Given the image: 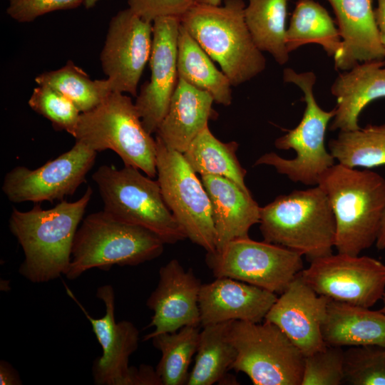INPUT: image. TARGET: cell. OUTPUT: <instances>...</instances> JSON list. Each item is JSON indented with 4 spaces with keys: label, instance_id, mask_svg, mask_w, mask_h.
I'll return each mask as SVG.
<instances>
[{
    "label": "cell",
    "instance_id": "obj_1",
    "mask_svg": "<svg viewBox=\"0 0 385 385\" xmlns=\"http://www.w3.org/2000/svg\"><path fill=\"white\" fill-rule=\"evenodd\" d=\"M92 194L88 186L78 200H63L51 209L38 204L25 212L13 208L9 228L24 254L19 268L22 277L43 283L67 274L74 237Z\"/></svg>",
    "mask_w": 385,
    "mask_h": 385
},
{
    "label": "cell",
    "instance_id": "obj_2",
    "mask_svg": "<svg viewBox=\"0 0 385 385\" xmlns=\"http://www.w3.org/2000/svg\"><path fill=\"white\" fill-rule=\"evenodd\" d=\"M336 223L337 252L359 255L376 243L385 209V178L335 163L319 178Z\"/></svg>",
    "mask_w": 385,
    "mask_h": 385
},
{
    "label": "cell",
    "instance_id": "obj_3",
    "mask_svg": "<svg viewBox=\"0 0 385 385\" xmlns=\"http://www.w3.org/2000/svg\"><path fill=\"white\" fill-rule=\"evenodd\" d=\"M223 5L194 3L180 17V25L217 62L232 86L261 73L266 59L256 46L244 16L242 0H224Z\"/></svg>",
    "mask_w": 385,
    "mask_h": 385
},
{
    "label": "cell",
    "instance_id": "obj_4",
    "mask_svg": "<svg viewBox=\"0 0 385 385\" xmlns=\"http://www.w3.org/2000/svg\"><path fill=\"white\" fill-rule=\"evenodd\" d=\"M264 240L294 250L312 262L332 253L336 223L328 197L319 185L294 190L260 207Z\"/></svg>",
    "mask_w": 385,
    "mask_h": 385
},
{
    "label": "cell",
    "instance_id": "obj_5",
    "mask_svg": "<svg viewBox=\"0 0 385 385\" xmlns=\"http://www.w3.org/2000/svg\"><path fill=\"white\" fill-rule=\"evenodd\" d=\"M164 245L144 227L118 220L103 210L91 213L76 231L65 276L74 280L93 268L108 271L114 265L135 266L160 256Z\"/></svg>",
    "mask_w": 385,
    "mask_h": 385
},
{
    "label": "cell",
    "instance_id": "obj_6",
    "mask_svg": "<svg viewBox=\"0 0 385 385\" xmlns=\"http://www.w3.org/2000/svg\"><path fill=\"white\" fill-rule=\"evenodd\" d=\"M282 78L285 83H293L302 91L305 109L299 124L277 138L274 145L279 150L292 149L296 156L287 159L274 152L266 153L255 165L272 166L294 183L317 185L321 175L335 164V159L325 146L326 132L335 115V108L325 111L317 103L314 94L317 76L313 71L298 73L286 68Z\"/></svg>",
    "mask_w": 385,
    "mask_h": 385
},
{
    "label": "cell",
    "instance_id": "obj_7",
    "mask_svg": "<svg viewBox=\"0 0 385 385\" xmlns=\"http://www.w3.org/2000/svg\"><path fill=\"white\" fill-rule=\"evenodd\" d=\"M73 137L98 152L111 150L124 165L157 175L156 140L145 128L135 103L122 93H111L96 108L81 113Z\"/></svg>",
    "mask_w": 385,
    "mask_h": 385
},
{
    "label": "cell",
    "instance_id": "obj_8",
    "mask_svg": "<svg viewBox=\"0 0 385 385\" xmlns=\"http://www.w3.org/2000/svg\"><path fill=\"white\" fill-rule=\"evenodd\" d=\"M92 178L103 200V211L115 219L144 227L165 244L187 239L167 206L158 182L142 175L139 169L103 165Z\"/></svg>",
    "mask_w": 385,
    "mask_h": 385
},
{
    "label": "cell",
    "instance_id": "obj_9",
    "mask_svg": "<svg viewBox=\"0 0 385 385\" xmlns=\"http://www.w3.org/2000/svg\"><path fill=\"white\" fill-rule=\"evenodd\" d=\"M231 341L237 351L232 369L255 385H301L304 357L274 324L232 321Z\"/></svg>",
    "mask_w": 385,
    "mask_h": 385
},
{
    "label": "cell",
    "instance_id": "obj_10",
    "mask_svg": "<svg viewBox=\"0 0 385 385\" xmlns=\"http://www.w3.org/2000/svg\"><path fill=\"white\" fill-rule=\"evenodd\" d=\"M156 140V170L163 199L186 235L207 253L216 251L208 194L183 153Z\"/></svg>",
    "mask_w": 385,
    "mask_h": 385
},
{
    "label": "cell",
    "instance_id": "obj_11",
    "mask_svg": "<svg viewBox=\"0 0 385 385\" xmlns=\"http://www.w3.org/2000/svg\"><path fill=\"white\" fill-rule=\"evenodd\" d=\"M302 257L285 247L247 237L207 253L206 262L216 278L234 279L280 294L303 270Z\"/></svg>",
    "mask_w": 385,
    "mask_h": 385
},
{
    "label": "cell",
    "instance_id": "obj_12",
    "mask_svg": "<svg viewBox=\"0 0 385 385\" xmlns=\"http://www.w3.org/2000/svg\"><path fill=\"white\" fill-rule=\"evenodd\" d=\"M300 275L318 294L364 307L385 292V264L369 256L332 253L310 262Z\"/></svg>",
    "mask_w": 385,
    "mask_h": 385
},
{
    "label": "cell",
    "instance_id": "obj_13",
    "mask_svg": "<svg viewBox=\"0 0 385 385\" xmlns=\"http://www.w3.org/2000/svg\"><path fill=\"white\" fill-rule=\"evenodd\" d=\"M97 152L80 141L69 150L36 169L19 165L9 171L2 190L12 202L63 200L86 181Z\"/></svg>",
    "mask_w": 385,
    "mask_h": 385
},
{
    "label": "cell",
    "instance_id": "obj_14",
    "mask_svg": "<svg viewBox=\"0 0 385 385\" xmlns=\"http://www.w3.org/2000/svg\"><path fill=\"white\" fill-rule=\"evenodd\" d=\"M153 23L127 8L110 21L100 61L113 92L138 96V86L150 60Z\"/></svg>",
    "mask_w": 385,
    "mask_h": 385
},
{
    "label": "cell",
    "instance_id": "obj_15",
    "mask_svg": "<svg viewBox=\"0 0 385 385\" xmlns=\"http://www.w3.org/2000/svg\"><path fill=\"white\" fill-rule=\"evenodd\" d=\"M180 25L177 16H162L153 22L150 77L142 85L135 102L142 123L151 135L163 120L178 82Z\"/></svg>",
    "mask_w": 385,
    "mask_h": 385
},
{
    "label": "cell",
    "instance_id": "obj_16",
    "mask_svg": "<svg viewBox=\"0 0 385 385\" xmlns=\"http://www.w3.org/2000/svg\"><path fill=\"white\" fill-rule=\"evenodd\" d=\"M71 297L78 304L91 322L103 354L93 360L92 376L96 385H131L133 366L129 358L137 349L139 331L130 322L115 320V294L110 284L98 288L96 297L105 304L101 318L92 317L68 289Z\"/></svg>",
    "mask_w": 385,
    "mask_h": 385
},
{
    "label": "cell",
    "instance_id": "obj_17",
    "mask_svg": "<svg viewBox=\"0 0 385 385\" xmlns=\"http://www.w3.org/2000/svg\"><path fill=\"white\" fill-rule=\"evenodd\" d=\"M201 286L192 270H185L176 259L161 267L158 285L146 302L153 312L148 327H154V330L145 335L143 340L185 326L200 327Z\"/></svg>",
    "mask_w": 385,
    "mask_h": 385
},
{
    "label": "cell",
    "instance_id": "obj_18",
    "mask_svg": "<svg viewBox=\"0 0 385 385\" xmlns=\"http://www.w3.org/2000/svg\"><path fill=\"white\" fill-rule=\"evenodd\" d=\"M329 299L318 294L299 273L277 297L265 320L277 325L307 356L327 346L322 326Z\"/></svg>",
    "mask_w": 385,
    "mask_h": 385
},
{
    "label": "cell",
    "instance_id": "obj_19",
    "mask_svg": "<svg viewBox=\"0 0 385 385\" xmlns=\"http://www.w3.org/2000/svg\"><path fill=\"white\" fill-rule=\"evenodd\" d=\"M277 294L228 277L203 284L199 295L200 325L230 321L260 322L277 300Z\"/></svg>",
    "mask_w": 385,
    "mask_h": 385
},
{
    "label": "cell",
    "instance_id": "obj_20",
    "mask_svg": "<svg viewBox=\"0 0 385 385\" xmlns=\"http://www.w3.org/2000/svg\"><path fill=\"white\" fill-rule=\"evenodd\" d=\"M327 1L336 16L342 40L334 57L335 68L345 71L359 63L384 59L373 0Z\"/></svg>",
    "mask_w": 385,
    "mask_h": 385
},
{
    "label": "cell",
    "instance_id": "obj_21",
    "mask_svg": "<svg viewBox=\"0 0 385 385\" xmlns=\"http://www.w3.org/2000/svg\"><path fill=\"white\" fill-rule=\"evenodd\" d=\"M337 100L331 130H354L360 128L359 118L372 101L385 98V60L359 63L342 71L330 88Z\"/></svg>",
    "mask_w": 385,
    "mask_h": 385
},
{
    "label": "cell",
    "instance_id": "obj_22",
    "mask_svg": "<svg viewBox=\"0 0 385 385\" xmlns=\"http://www.w3.org/2000/svg\"><path fill=\"white\" fill-rule=\"evenodd\" d=\"M208 194L216 235V251L229 242L249 237L252 225L259 223L260 207L232 180L215 175H202Z\"/></svg>",
    "mask_w": 385,
    "mask_h": 385
},
{
    "label": "cell",
    "instance_id": "obj_23",
    "mask_svg": "<svg viewBox=\"0 0 385 385\" xmlns=\"http://www.w3.org/2000/svg\"><path fill=\"white\" fill-rule=\"evenodd\" d=\"M214 99L182 78L172 96L167 113L156 131V138L168 148L184 153L193 139L217 114Z\"/></svg>",
    "mask_w": 385,
    "mask_h": 385
},
{
    "label": "cell",
    "instance_id": "obj_24",
    "mask_svg": "<svg viewBox=\"0 0 385 385\" xmlns=\"http://www.w3.org/2000/svg\"><path fill=\"white\" fill-rule=\"evenodd\" d=\"M327 345H374L385 348V314L329 299L322 326Z\"/></svg>",
    "mask_w": 385,
    "mask_h": 385
},
{
    "label": "cell",
    "instance_id": "obj_25",
    "mask_svg": "<svg viewBox=\"0 0 385 385\" xmlns=\"http://www.w3.org/2000/svg\"><path fill=\"white\" fill-rule=\"evenodd\" d=\"M212 61L198 43L180 25L178 40V78L209 93L215 103L228 106L232 101V86L227 76L217 69Z\"/></svg>",
    "mask_w": 385,
    "mask_h": 385
},
{
    "label": "cell",
    "instance_id": "obj_26",
    "mask_svg": "<svg viewBox=\"0 0 385 385\" xmlns=\"http://www.w3.org/2000/svg\"><path fill=\"white\" fill-rule=\"evenodd\" d=\"M231 322L202 327L187 385H212L226 380L237 356L230 336Z\"/></svg>",
    "mask_w": 385,
    "mask_h": 385
},
{
    "label": "cell",
    "instance_id": "obj_27",
    "mask_svg": "<svg viewBox=\"0 0 385 385\" xmlns=\"http://www.w3.org/2000/svg\"><path fill=\"white\" fill-rule=\"evenodd\" d=\"M238 147L236 141L224 143L217 139L208 125L198 133L183 154L197 174L226 178L251 193L245 185L246 170L236 154Z\"/></svg>",
    "mask_w": 385,
    "mask_h": 385
},
{
    "label": "cell",
    "instance_id": "obj_28",
    "mask_svg": "<svg viewBox=\"0 0 385 385\" xmlns=\"http://www.w3.org/2000/svg\"><path fill=\"white\" fill-rule=\"evenodd\" d=\"M309 43L321 46L333 58L342 47L338 28L327 9L314 0H297L287 28V48L291 53Z\"/></svg>",
    "mask_w": 385,
    "mask_h": 385
},
{
    "label": "cell",
    "instance_id": "obj_29",
    "mask_svg": "<svg viewBox=\"0 0 385 385\" xmlns=\"http://www.w3.org/2000/svg\"><path fill=\"white\" fill-rule=\"evenodd\" d=\"M288 0H248L244 9L246 25L256 46L269 53L279 65L287 63L286 44Z\"/></svg>",
    "mask_w": 385,
    "mask_h": 385
},
{
    "label": "cell",
    "instance_id": "obj_30",
    "mask_svg": "<svg viewBox=\"0 0 385 385\" xmlns=\"http://www.w3.org/2000/svg\"><path fill=\"white\" fill-rule=\"evenodd\" d=\"M328 148L338 163L349 168H372L385 165V123L369 124L354 130L339 131Z\"/></svg>",
    "mask_w": 385,
    "mask_h": 385
},
{
    "label": "cell",
    "instance_id": "obj_31",
    "mask_svg": "<svg viewBox=\"0 0 385 385\" xmlns=\"http://www.w3.org/2000/svg\"><path fill=\"white\" fill-rule=\"evenodd\" d=\"M35 81L38 86H46L61 93L81 113L96 108L113 93L108 78L91 80L71 61L58 69L43 72L35 78Z\"/></svg>",
    "mask_w": 385,
    "mask_h": 385
},
{
    "label": "cell",
    "instance_id": "obj_32",
    "mask_svg": "<svg viewBox=\"0 0 385 385\" xmlns=\"http://www.w3.org/2000/svg\"><path fill=\"white\" fill-rule=\"evenodd\" d=\"M199 327L185 326L173 332H166L153 337V346L161 352L155 371L162 385L186 384L188 369L196 353Z\"/></svg>",
    "mask_w": 385,
    "mask_h": 385
},
{
    "label": "cell",
    "instance_id": "obj_33",
    "mask_svg": "<svg viewBox=\"0 0 385 385\" xmlns=\"http://www.w3.org/2000/svg\"><path fill=\"white\" fill-rule=\"evenodd\" d=\"M344 382L351 385H385V348L352 346L344 352Z\"/></svg>",
    "mask_w": 385,
    "mask_h": 385
},
{
    "label": "cell",
    "instance_id": "obj_34",
    "mask_svg": "<svg viewBox=\"0 0 385 385\" xmlns=\"http://www.w3.org/2000/svg\"><path fill=\"white\" fill-rule=\"evenodd\" d=\"M28 103L34 111L48 119L54 129L73 136L81 113L66 96L50 87L38 85Z\"/></svg>",
    "mask_w": 385,
    "mask_h": 385
},
{
    "label": "cell",
    "instance_id": "obj_35",
    "mask_svg": "<svg viewBox=\"0 0 385 385\" xmlns=\"http://www.w3.org/2000/svg\"><path fill=\"white\" fill-rule=\"evenodd\" d=\"M344 352L329 346L304 357L301 385H340L344 383Z\"/></svg>",
    "mask_w": 385,
    "mask_h": 385
},
{
    "label": "cell",
    "instance_id": "obj_36",
    "mask_svg": "<svg viewBox=\"0 0 385 385\" xmlns=\"http://www.w3.org/2000/svg\"><path fill=\"white\" fill-rule=\"evenodd\" d=\"M83 4V0H8L6 13L18 22L27 23L46 14L75 9Z\"/></svg>",
    "mask_w": 385,
    "mask_h": 385
},
{
    "label": "cell",
    "instance_id": "obj_37",
    "mask_svg": "<svg viewBox=\"0 0 385 385\" xmlns=\"http://www.w3.org/2000/svg\"><path fill=\"white\" fill-rule=\"evenodd\" d=\"M128 8L150 22L162 16L180 17L194 3L192 0H127Z\"/></svg>",
    "mask_w": 385,
    "mask_h": 385
},
{
    "label": "cell",
    "instance_id": "obj_38",
    "mask_svg": "<svg viewBox=\"0 0 385 385\" xmlns=\"http://www.w3.org/2000/svg\"><path fill=\"white\" fill-rule=\"evenodd\" d=\"M0 384L1 385H21L22 381L18 371L8 361H0Z\"/></svg>",
    "mask_w": 385,
    "mask_h": 385
},
{
    "label": "cell",
    "instance_id": "obj_39",
    "mask_svg": "<svg viewBox=\"0 0 385 385\" xmlns=\"http://www.w3.org/2000/svg\"><path fill=\"white\" fill-rule=\"evenodd\" d=\"M376 21L379 29L380 41L385 51V0H377L375 9Z\"/></svg>",
    "mask_w": 385,
    "mask_h": 385
},
{
    "label": "cell",
    "instance_id": "obj_40",
    "mask_svg": "<svg viewBox=\"0 0 385 385\" xmlns=\"http://www.w3.org/2000/svg\"><path fill=\"white\" fill-rule=\"evenodd\" d=\"M375 244L378 250H382L385 249V209L383 213L377 239Z\"/></svg>",
    "mask_w": 385,
    "mask_h": 385
},
{
    "label": "cell",
    "instance_id": "obj_41",
    "mask_svg": "<svg viewBox=\"0 0 385 385\" xmlns=\"http://www.w3.org/2000/svg\"><path fill=\"white\" fill-rule=\"evenodd\" d=\"M223 0H192L193 3L219 6L222 4Z\"/></svg>",
    "mask_w": 385,
    "mask_h": 385
},
{
    "label": "cell",
    "instance_id": "obj_42",
    "mask_svg": "<svg viewBox=\"0 0 385 385\" xmlns=\"http://www.w3.org/2000/svg\"><path fill=\"white\" fill-rule=\"evenodd\" d=\"M100 0H83V5L86 9H91Z\"/></svg>",
    "mask_w": 385,
    "mask_h": 385
},
{
    "label": "cell",
    "instance_id": "obj_43",
    "mask_svg": "<svg viewBox=\"0 0 385 385\" xmlns=\"http://www.w3.org/2000/svg\"><path fill=\"white\" fill-rule=\"evenodd\" d=\"M381 300L383 302V306H382L381 309H380V311L385 314V292H384V294L383 295V297H382Z\"/></svg>",
    "mask_w": 385,
    "mask_h": 385
}]
</instances>
